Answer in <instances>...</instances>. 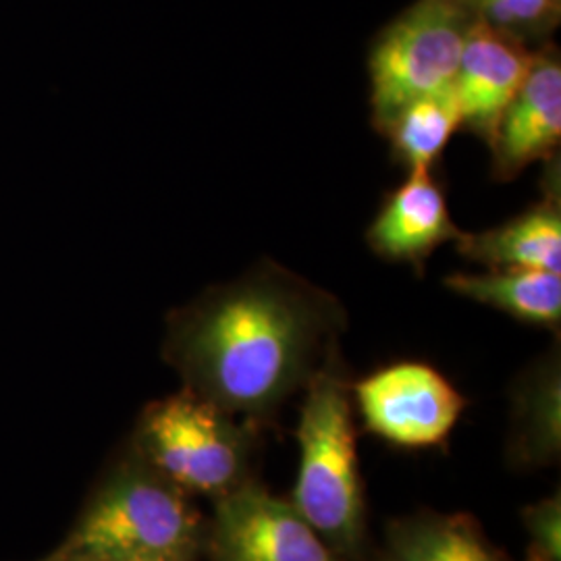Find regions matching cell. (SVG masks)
Instances as JSON below:
<instances>
[{
    "mask_svg": "<svg viewBox=\"0 0 561 561\" xmlns=\"http://www.w3.org/2000/svg\"><path fill=\"white\" fill-rule=\"evenodd\" d=\"M474 21L460 0H414L375 36L368 80L370 119L379 134L403 106L454 83Z\"/></svg>",
    "mask_w": 561,
    "mask_h": 561,
    "instance_id": "5b68a950",
    "label": "cell"
},
{
    "mask_svg": "<svg viewBox=\"0 0 561 561\" xmlns=\"http://www.w3.org/2000/svg\"><path fill=\"white\" fill-rule=\"evenodd\" d=\"M535 50L482 21L472 23L451 83L461 129L472 131L484 144L491 140L503 111L528 76Z\"/></svg>",
    "mask_w": 561,
    "mask_h": 561,
    "instance_id": "9c48e42d",
    "label": "cell"
},
{
    "mask_svg": "<svg viewBox=\"0 0 561 561\" xmlns=\"http://www.w3.org/2000/svg\"><path fill=\"white\" fill-rule=\"evenodd\" d=\"M254 424L183 389L141 414V460L185 493L219 500L245 481Z\"/></svg>",
    "mask_w": 561,
    "mask_h": 561,
    "instance_id": "277c9868",
    "label": "cell"
},
{
    "mask_svg": "<svg viewBox=\"0 0 561 561\" xmlns=\"http://www.w3.org/2000/svg\"><path fill=\"white\" fill-rule=\"evenodd\" d=\"M560 350L530 364L512 389L507 461L520 470L547 468L560 460Z\"/></svg>",
    "mask_w": 561,
    "mask_h": 561,
    "instance_id": "7c38bea8",
    "label": "cell"
},
{
    "mask_svg": "<svg viewBox=\"0 0 561 561\" xmlns=\"http://www.w3.org/2000/svg\"><path fill=\"white\" fill-rule=\"evenodd\" d=\"M304 391L300 468L291 505L335 553H354L364 537V497L352 389L340 360L319 370Z\"/></svg>",
    "mask_w": 561,
    "mask_h": 561,
    "instance_id": "3957f363",
    "label": "cell"
},
{
    "mask_svg": "<svg viewBox=\"0 0 561 561\" xmlns=\"http://www.w3.org/2000/svg\"><path fill=\"white\" fill-rule=\"evenodd\" d=\"M370 433L398 447H435L460 421L466 400L426 362L401 360L366 375L352 387Z\"/></svg>",
    "mask_w": 561,
    "mask_h": 561,
    "instance_id": "8992f818",
    "label": "cell"
},
{
    "mask_svg": "<svg viewBox=\"0 0 561 561\" xmlns=\"http://www.w3.org/2000/svg\"><path fill=\"white\" fill-rule=\"evenodd\" d=\"M385 561H507L466 514H416L387 528Z\"/></svg>",
    "mask_w": 561,
    "mask_h": 561,
    "instance_id": "5bb4252c",
    "label": "cell"
},
{
    "mask_svg": "<svg viewBox=\"0 0 561 561\" xmlns=\"http://www.w3.org/2000/svg\"><path fill=\"white\" fill-rule=\"evenodd\" d=\"M206 530L187 493L141 460L102 484L50 561H194Z\"/></svg>",
    "mask_w": 561,
    "mask_h": 561,
    "instance_id": "7a4b0ae2",
    "label": "cell"
},
{
    "mask_svg": "<svg viewBox=\"0 0 561 561\" xmlns=\"http://www.w3.org/2000/svg\"><path fill=\"white\" fill-rule=\"evenodd\" d=\"M443 283L451 294L495 308L516 321L560 329V273L489 268L486 273H451Z\"/></svg>",
    "mask_w": 561,
    "mask_h": 561,
    "instance_id": "4fadbf2b",
    "label": "cell"
},
{
    "mask_svg": "<svg viewBox=\"0 0 561 561\" xmlns=\"http://www.w3.org/2000/svg\"><path fill=\"white\" fill-rule=\"evenodd\" d=\"M560 157L547 161L545 194L514 219L481 233H461L458 252L486 268L561 271Z\"/></svg>",
    "mask_w": 561,
    "mask_h": 561,
    "instance_id": "8fae6325",
    "label": "cell"
},
{
    "mask_svg": "<svg viewBox=\"0 0 561 561\" xmlns=\"http://www.w3.org/2000/svg\"><path fill=\"white\" fill-rule=\"evenodd\" d=\"M461 233L433 169H414L387 194L366 231V241L382 261L410 264L422 275L433 252L447 241L460 240Z\"/></svg>",
    "mask_w": 561,
    "mask_h": 561,
    "instance_id": "30bf717a",
    "label": "cell"
},
{
    "mask_svg": "<svg viewBox=\"0 0 561 561\" xmlns=\"http://www.w3.org/2000/svg\"><path fill=\"white\" fill-rule=\"evenodd\" d=\"M461 129L460 106L454 85L403 106L382 136L393 157L408 171L433 169L454 134Z\"/></svg>",
    "mask_w": 561,
    "mask_h": 561,
    "instance_id": "9a60e30c",
    "label": "cell"
},
{
    "mask_svg": "<svg viewBox=\"0 0 561 561\" xmlns=\"http://www.w3.org/2000/svg\"><path fill=\"white\" fill-rule=\"evenodd\" d=\"M560 140V50L547 42L537 46L526 80L486 141L493 178L516 180L530 164L556 159Z\"/></svg>",
    "mask_w": 561,
    "mask_h": 561,
    "instance_id": "ba28073f",
    "label": "cell"
},
{
    "mask_svg": "<svg viewBox=\"0 0 561 561\" xmlns=\"http://www.w3.org/2000/svg\"><path fill=\"white\" fill-rule=\"evenodd\" d=\"M206 545L213 561H341L291 503L254 482L217 500Z\"/></svg>",
    "mask_w": 561,
    "mask_h": 561,
    "instance_id": "52a82bcc",
    "label": "cell"
},
{
    "mask_svg": "<svg viewBox=\"0 0 561 561\" xmlns=\"http://www.w3.org/2000/svg\"><path fill=\"white\" fill-rule=\"evenodd\" d=\"M111 561H180V560H167V558H127V560H111Z\"/></svg>",
    "mask_w": 561,
    "mask_h": 561,
    "instance_id": "ac0fdd59",
    "label": "cell"
},
{
    "mask_svg": "<svg viewBox=\"0 0 561 561\" xmlns=\"http://www.w3.org/2000/svg\"><path fill=\"white\" fill-rule=\"evenodd\" d=\"M343 329L345 310L333 294L262 261L171 312L164 360L183 389L256 424L337 360Z\"/></svg>",
    "mask_w": 561,
    "mask_h": 561,
    "instance_id": "6da1fadb",
    "label": "cell"
},
{
    "mask_svg": "<svg viewBox=\"0 0 561 561\" xmlns=\"http://www.w3.org/2000/svg\"><path fill=\"white\" fill-rule=\"evenodd\" d=\"M522 524L528 535L526 561H561L560 493L524 507Z\"/></svg>",
    "mask_w": 561,
    "mask_h": 561,
    "instance_id": "e0dca14e",
    "label": "cell"
},
{
    "mask_svg": "<svg viewBox=\"0 0 561 561\" xmlns=\"http://www.w3.org/2000/svg\"><path fill=\"white\" fill-rule=\"evenodd\" d=\"M477 21L530 48L547 44L561 20V0H460Z\"/></svg>",
    "mask_w": 561,
    "mask_h": 561,
    "instance_id": "2e32d148",
    "label": "cell"
}]
</instances>
